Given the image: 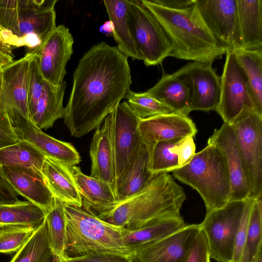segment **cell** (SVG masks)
I'll list each match as a JSON object with an SVG mask.
<instances>
[{"mask_svg":"<svg viewBox=\"0 0 262 262\" xmlns=\"http://www.w3.org/2000/svg\"><path fill=\"white\" fill-rule=\"evenodd\" d=\"M134 255L107 252H90L68 257L66 262H133Z\"/></svg>","mask_w":262,"mask_h":262,"instance_id":"60d3db41","label":"cell"},{"mask_svg":"<svg viewBox=\"0 0 262 262\" xmlns=\"http://www.w3.org/2000/svg\"><path fill=\"white\" fill-rule=\"evenodd\" d=\"M207 144L216 147L225 158L231 184V200H245L250 190L239 153L235 132L231 124L224 123L215 129Z\"/></svg>","mask_w":262,"mask_h":262,"instance_id":"ffe728a7","label":"cell"},{"mask_svg":"<svg viewBox=\"0 0 262 262\" xmlns=\"http://www.w3.org/2000/svg\"><path fill=\"white\" fill-rule=\"evenodd\" d=\"M31 56V53H27L14 60L1 71L0 75V109L7 114L18 113L29 119L27 74Z\"/></svg>","mask_w":262,"mask_h":262,"instance_id":"e0dca14e","label":"cell"},{"mask_svg":"<svg viewBox=\"0 0 262 262\" xmlns=\"http://www.w3.org/2000/svg\"><path fill=\"white\" fill-rule=\"evenodd\" d=\"M172 172L178 180L195 189L206 212L220 208L231 200V184L227 164L221 151L207 144L190 161Z\"/></svg>","mask_w":262,"mask_h":262,"instance_id":"8992f818","label":"cell"},{"mask_svg":"<svg viewBox=\"0 0 262 262\" xmlns=\"http://www.w3.org/2000/svg\"><path fill=\"white\" fill-rule=\"evenodd\" d=\"M46 213L29 201L0 204V225H18L38 228L45 221Z\"/></svg>","mask_w":262,"mask_h":262,"instance_id":"4dcf8cb0","label":"cell"},{"mask_svg":"<svg viewBox=\"0 0 262 262\" xmlns=\"http://www.w3.org/2000/svg\"><path fill=\"white\" fill-rule=\"evenodd\" d=\"M0 75H1V72H0Z\"/></svg>","mask_w":262,"mask_h":262,"instance_id":"db71d44e","label":"cell"},{"mask_svg":"<svg viewBox=\"0 0 262 262\" xmlns=\"http://www.w3.org/2000/svg\"><path fill=\"white\" fill-rule=\"evenodd\" d=\"M261 198L252 204L241 262H254L262 247Z\"/></svg>","mask_w":262,"mask_h":262,"instance_id":"e575fe53","label":"cell"},{"mask_svg":"<svg viewBox=\"0 0 262 262\" xmlns=\"http://www.w3.org/2000/svg\"><path fill=\"white\" fill-rule=\"evenodd\" d=\"M185 199L183 189L163 172L155 175L136 193L88 212L111 224L135 230L158 220L180 215Z\"/></svg>","mask_w":262,"mask_h":262,"instance_id":"7a4b0ae2","label":"cell"},{"mask_svg":"<svg viewBox=\"0 0 262 262\" xmlns=\"http://www.w3.org/2000/svg\"><path fill=\"white\" fill-rule=\"evenodd\" d=\"M67 259L61 258L52 253L42 262H66Z\"/></svg>","mask_w":262,"mask_h":262,"instance_id":"681fc988","label":"cell"},{"mask_svg":"<svg viewBox=\"0 0 262 262\" xmlns=\"http://www.w3.org/2000/svg\"><path fill=\"white\" fill-rule=\"evenodd\" d=\"M36 229L24 226H2L0 229V253L6 254L16 253Z\"/></svg>","mask_w":262,"mask_h":262,"instance_id":"74e56055","label":"cell"},{"mask_svg":"<svg viewBox=\"0 0 262 262\" xmlns=\"http://www.w3.org/2000/svg\"><path fill=\"white\" fill-rule=\"evenodd\" d=\"M146 92L177 114L188 116L191 112L189 89L173 74L163 73L159 81Z\"/></svg>","mask_w":262,"mask_h":262,"instance_id":"cb8c5ba5","label":"cell"},{"mask_svg":"<svg viewBox=\"0 0 262 262\" xmlns=\"http://www.w3.org/2000/svg\"><path fill=\"white\" fill-rule=\"evenodd\" d=\"M254 262H262V253L261 251H260L257 256L256 257V258L255 259Z\"/></svg>","mask_w":262,"mask_h":262,"instance_id":"f907efd6","label":"cell"},{"mask_svg":"<svg viewBox=\"0 0 262 262\" xmlns=\"http://www.w3.org/2000/svg\"><path fill=\"white\" fill-rule=\"evenodd\" d=\"M86 211L111 204L117 200L111 186L106 182L84 174L79 167H69Z\"/></svg>","mask_w":262,"mask_h":262,"instance_id":"4316f807","label":"cell"},{"mask_svg":"<svg viewBox=\"0 0 262 262\" xmlns=\"http://www.w3.org/2000/svg\"><path fill=\"white\" fill-rule=\"evenodd\" d=\"M195 3L217 43L227 51L241 50L236 0H195Z\"/></svg>","mask_w":262,"mask_h":262,"instance_id":"8fae6325","label":"cell"},{"mask_svg":"<svg viewBox=\"0 0 262 262\" xmlns=\"http://www.w3.org/2000/svg\"><path fill=\"white\" fill-rule=\"evenodd\" d=\"M2 28L0 26V48H2Z\"/></svg>","mask_w":262,"mask_h":262,"instance_id":"816d5d0a","label":"cell"},{"mask_svg":"<svg viewBox=\"0 0 262 262\" xmlns=\"http://www.w3.org/2000/svg\"><path fill=\"white\" fill-rule=\"evenodd\" d=\"M46 157L32 144L25 141L0 149L2 166H23L41 171Z\"/></svg>","mask_w":262,"mask_h":262,"instance_id":"1f68e13d","label":"cell"},{"mask_svg":"<svg viewBox=\"0 0 262 262\" xmlns=\"http://www.w3.org/2000/svg\"><path fill=\"white\" fill-rule=\"evenodd\" d=\"M99 31L107 36H113L114 32L113 23L110 20L106 21L100 27Z\"/></svg>","mask_w":262,"mask_h":262,"instance_id":"c3c4849f","label":"cell"},{"mask_svg":"<svg viewBox=\"0 0 262 262\" xmlns=\"http://www.w3.org/2000/svg\"><path fill=\"white\" fill-rule=\"evenodd\" d=\"M234 52L246 75L253 109L262 116V50Z\"/></svg>","mask_w":262,"mask_h":262,"instance_id":"f546056e","label":"cell"},{"mask_svg":"<svg viewBox=\"0 0 262 262\" xmlns=\"http://www.w3.org/2000/svg\"><path fill=\"white\" fill-rule=\"evenodd\" d=\"M1 226H1V225H0V229H1Z\"/></svg>","mask_w":262,"mask_h":262,"instance_id":"f5cc1de1","label":"cell"},{"mask_svg":"<svg viewBox=\"0 0 262 262\" xmlns=\"http://www.w3.org/2000/svg\"><path fill=\"white\" fill-rule=\"evenodd\" d=\"M52 254L46 219L9 262H42Z\"/></svg>","mask_w":262,"mask_h":262,"instance_id":"d6a6232c","label":"cell"},{"mask_svg":"<svg viewBox=\"0 0 262 262\" xmlns=\"http://www.w3.org/2000/svg\"><path fill=\"white\" fill-rule=\"evenodd\" d=\"M246 199L230 201L220 208L206 212L199 224L206 236L210 257L217 262H232Z\"/></svg>","mask_w":262,"mask_h":262,"instance_id":"ba28073f","label":"cell"},{"mask_svg":"<svg viewBox=\"0 0 262 262\" xmlns=\"http://www.w3.org/2000/svg\"><path fill=\"white\" fill-rule=\"evenodd\" d=\"M18 193L5 176L0 164V204H12L18 202Z\"/></svg>","mask_w":262,"mask_h":262,"instance_id":"f6af8a7d","label":"cell"},{"mask_svg":"<svg viewBox=\"0 0 262 262\" xmlns=\"http://www.w3.org/2000/svg\"><path fill=\"white\" fill-rule=\"evenodd\" d=\"M64 210L67 257L98 252L134 255L124 241L127 229L103 221L82 207L64 204Z\"/></svg>","mask_w":262,"mask_h":262,"instance_id":"5b68a950","label":"cell"},{"mask_svg":"<svg viewBox=\"0 0 262 262\" xmlns=\"http://www.w3.org/2000/svg\"><path fill=\"white\" fill-rule=\"evenodd\" d=\"M140 120L127 101L115 108L113 143L117 182L128 169L143 144L138 129Z\"/></svg>","mask_w":262,"mask_h":262,"instance_id":"5bb4252c","label":"cell"},{"mask_svg":"<svg viewBox=\"0 0 262 262\" xmlns=\"http://www.w3.org/2000/svg\"><path fill=\"white\" fill-rule=\"evenodd\" d=\"M115 109L107 115L95 129L90 145V176L107 183L116 199L117 179L113 143V125Z\"/></svg>","mask_w":262,"mask_h":262,"instance_id":"d6986e66","label":"cell"},{"mask_svg":"<svg viewBox=\"0 0 262 262\" xmlns=\"http://www.w3.org/2000/svg\"><path fill=\"white\" fill-rule=\"evenodd\" d=\"M241 50H262V1L236 0Z\"/></svg>","mask_w":262,"mask_h":262,"instance_id":"603a6c76","label":"cell"},{"mask_svg":"<svg viewBox=\"0 0 262 262\" xmlns=\"http://www.w3.org/2000/svg\"><path fill=\"white\" fill-rule=\"evenodd\" d=\"M193 138L186 137L183 139L179 144L178 151L179 168L188 164L195 154V145Z\"/></svg>","mask_w":262,"mask_h":262,"instance_id":"ee69618b","label":"cell"},{"mask_svg":"<svg viewBox=\"0 0 262 262\" xmlns=\"http://www.w3.org/2000/svg\"><path fill=\"white\" fill-rule=\"evenodd\" d=\"M74 40L68 28L56 26L37 48L36 55L43 79L55 87L60 86L66 74V67L73 53Z\"/></svg>","mask_w":262,"mask_h":262,"instance_id":"4fadbf2b","label":"cell"},{"mask_svg":"<svg viewBox=\"0 0 262 262\" xmlns=\"http://www.w3.org/2000/svg\"><path fill=\"white\" fill-rule=\"evenodd\" d=\"M45 83V80L39 67L38 58L35 54L32 53L27 74L28 101L30 116L34 110L37 102L41 95Z\"/></svg>","mask_w":262,"mask_h":262,"instance_id":"f35d334b","label":"cell"},{"mask_svg":"<svg viewBox=\"0 0 262 262\" xmlns=\"http://www.w3.org/2000/svg\"><path fill=\"white\" fill-rule=\"evenodd\" d=\"M13 61L11 52L0 48V72Z\"/></svg>","mask_w":262,"mask_h":262,"instance_id":"7dc6e473","label":"cell"},{"mask_svg":"<svg viewBox=\"0 0 262 262\" xmlns=\"http://www.w3.org/2000/svg\"><path fill=\"white\" fill-rule=\"evenodd\" d=\"M125 98L133 112L140 120L161 115L176 113L146 92L136 93L130 90Z\"/></svg>","mask_w":262,"mask_h":262,"instance_id":"8d00e7d4","label":"cell"},{"mask_svg":"<svg viewBox=\"0 0 262 262\" xmlns=\"http://www.w3.org/2000/svg\"><path fill=\"white\" fill-rule=\"evenodd\" d=\"M51 249L53 254L67 259V224L64 204L55 199V204L46 215Z\"/></svg>","mask_w":262,"mask_h":262,"instance_id":"836d02e7","label":"cell"},{"mask_svg":"<svg viewBox=\"0 0 262 262\" xmlns=\"http://www.w3.org/2000/svg\"><path fill=\"white\" fill-rule=\"evenodd\" d=\"M182 139L161 141L155 146L149 158V170L153 175L178 169V151Z\"/></svg>","mask_w":262,"mask_h":262,"instance_id":"d590c367","label":"cell"},{"mask_svg":"<svg viewBox=\"0 0 262 262\" xmlns=\"http://www.w3.org/2000/svg\"><path fill=\"white\" fill-rule=\"evenodd\" d=\"M127 58L117 46L102 41L80 59L62 118L72 136L96 129L125 98L132 83Z\"/></svg>","mask_w":262,"mask_h":262,"instance_id":"6da1fadb","label":"cell"},{"mask_svg":"<svg viewBox=\"0 0 262 262\" xmlns=\"http://www.w3.org/2000/svg\"><path fill=\"white\" fill-rule=\"evenodd\" d=\"M57 0H0L2 47H25L30 53L56 28Z\"/></svg>","mask_w":262,"mask_h":262,"instance_id":"277c9868","label":"cell"},{"mask_svg":"<svg viewBox=\"0 0 262 262\" xmlns=\"http://www.w3.org/2000/svg\"><path fill=\"white\" fill-rule=\"evenodd\" d=\"M103 3L114 25L113 36L117 47L127 57L142 60L129 28L127 11L129 0H104Z\"/></svg>","mask_w":262,"mask_h":262,"instance_id":"484cf974","label":"cell"},{"mask_svg":"<svg viewBox=\"0 0 262 262\" xmlns=\"http://www.w3.org/2000/svg\"><path fill=\"white\" fill-rule=\"evenodd\" d=\"M185 225L181 215L161 219L137 230L127 229L124 241L126 246L134 252L136 249L164 238Z\"/></svg>","mask_w":262,"mask_h":262,"instance_id":"83f0119b","label":"cell"},{"mask_svg":"<svg viewBox=\"0 0 262 262\" xmlns=\"http://www.w3.org/2000/svg\"><path fill=\"white\" fill-rule=\"evenodd\" d=\"M131 34L146 66L162 63L170 56L172 43L159 22L139 0H129L127 11Z\"/></svg>","mask_w":262,"mask_h":262,"instance_id":"52a82bcc","label":"cell"},{"mask_svg":"<svg viewBox=\"0 0 262 262\" xmlns=\"http://www.w3.org/2000/svg\"><path fill=\"white\" fill-rule=\"evenodd\" d=\"M231 125L235 133L249 184V198L260 199L262 193V116L253 110L249 111Z\"/></svg>","mask_w":262,"mask_h":262,"instance_id":"9c48e42d","label":"cell"},{"mask_svg":"<svg viewBox=\"0 0 262 262\" xmlns=\"http://www.w3.org/2000/svg\"><path fill=\"white\" fill-rule=\"evenodd\" d=\"M226 54L220 101L215 111L225 123L231 124L245 112L254 110L248 81L235 52L228 50Z\"/></svg>","mask_w":262,"mask_h":262,"instance_id":"30bf717a","label":"cell"},{"mask_svg":"<svg viewBox=\"0 0 262 262\" xmlns=\"http://www.w3.org/2000/svg\"><path fill=\"white\" fill-rule=\"evenodd\" d=\"M199 224L186 225L158 241L134 251L136 262H185L192 243L200 230Z\"/></svg>","mask_w":262,"mask_h":262,"instance_id":"2e32d148","label":"cell"},{"mask_svg":"<svg viewBox=\"0 0 262 262\" xmlns=\"http://www.w3.org/2000/svg\"><path fill=\"white\" fill-rule=\"evenodd\" d=\"M154 176L149 170L148 153L142 144L128 169L117 182V200L127 198L138 192Z\"/></svg>","mask_w":262,"mask_h":262,"instance_id":"f1b7e54d","label":"cell"},{"mask_svg":"<svg viewBox=\"0 0 262 262\" xmlns=\"http://www.w3.org/2000/svg\"><path fill=\"white\" fill-rule=\"evenodd\" d=\"M206 236L200 229L196 235L185 262H211Z\"/></svg>","mask_w":262,"mask_h":262,"instance_id":"b9f144b4","label":"cell"},{"mask_svg":"<svg viewBox=\"0 0 262 262\" xmlns=\"http://www.w3.org/2000/svg\"><path fill=\"white\" fill-rule=\"evenodd\" d=\"M254 199L246 200L243 214L236 235L232 262H241L242 252L247 233L251 207Z\"/></svg>","mask_w":262,"mask_h":262,"instance_id":"ab89813d","label":"cell"},{"mask_svg":"<svg viewBox=\"0 0 262 262\" xmlns=\"http://www.w3.org/2000/svg\"><path fill=\"white\" fill-rule=\"evenodd\" d=\"M66 87L64 81L58 87L53 86L45 81L41 95L30 115L31 120L40 129L52 127L57 119L63 118Z\"/></svg>","mask_w":262,"mask_h":262,"instance_id":"d4e9b609","label":"cell"},{"mask_svg":"<svg viewBox=\"0 0 262 262\" xmlns=\"http://www.w3.org/2000/svg\"><path fill=\"white\" fill-rule=\"evenodd\" d=\"M141 1L169 38L173 47L170 56L193 61H214L227 51L209 32L195 3L187 8L177 10L161 6L152 1Z\"/></svg>","mask_w":262,"mask_h":262,"instance_id":"3957f363","label":"cell"},{"mask_svg":"<svg viewBox=\"0 0 262 262\" xmlns=\"http://www.w3.org/2000/svg\"><path fill=\"white\" fill-rule=\"evenodd\" d=\"M164 7L172 9H184L193 5L195 0H152Z\"/></svg>","mask_w":262,"mask_h":262,"instance_id":"bcb514c9","label":"cell"},{"mask_svg":"<svg viewBox=\"0 0 262 262\" xmlns=\"http://www.w3.org/2000/svg\"><path fill=\"white\" fill-rule=\"evenodd\" d=\"M213 61H193L173 73L189 89L190 110H215L220 101L221 78L213 68Z\"/></svg>","mask_w":262,"mask_h":262,"instance_id":"7c38bea8","label":"cell"},{"mask_svg":"<svg viewBox=\"0 0 262 262\" xmlns=\"http://www.w3.org/2000/svg\"><path fill=\"white\" fill-rule=\"evenodd\" d=\"M20 141L7 114L0 109V149Z\"/></svg>","mask_w":262,"mask_h":262,"instance_id":"7bdbcfd3","label":"cell"},{"mask_svg":"<svg viewBox=\"0 0 262 262\" xmlns=\"http://www.w3.org/2000/svg\"><path fill=\"white\" fill-rule=\"evenodd\" d=\"M7 115L18 139L32 144L45 157L68 167L75 166L80 162L79 152L71 143L58 140L44 133L30 119L19 114Z\"/></svg>","mask_w":262,"mask_h":262,"instance_id":"9a60e30c","label":"cell"},{"mask_svg":"<svg viewBox=\"0 0 262 262\" xmlns=\"http://www.w3.org/2000/svg\"><path fill=\"white\" fill-rule=\"evenodd\" d=\"M41 172L55 199L65 205L82 207V199L69 167L46 157Z\"/></svg>","mask_w":262,"mask_h":262,"instance_id":"7402d4cb","label":"cell"},{"mask_svg":"<svg viewBox=\"0 0 262 262\" xmlns=\"http://www.w3.org/2000/svg\"><path fill=\"white\" fill-rule=\"evenodd\" d=\"M5 176L18 195L40 207L45 213L55 204V199L41 170L23 166H2Z\"/></svg>","mask_w":262,"mask_h":262,"instance_id":"44dd1931","label":"cell"},{"mask_svg":"<svg viewBox=\"0 0 262 262\" xmlns=\"http://www.w3.org/2000/svg\"><path fill=\"white\" fill-rule=\"evenodd\" d=\"M138 129L149 158L157 143L187 137H194L197 133L195 124L188 116L177 113L140 120Z\"/></svg>","mask_w":262,"mask_h":262,"instance_id":"ac0fdd59","label":"cell"}]
</instances>
